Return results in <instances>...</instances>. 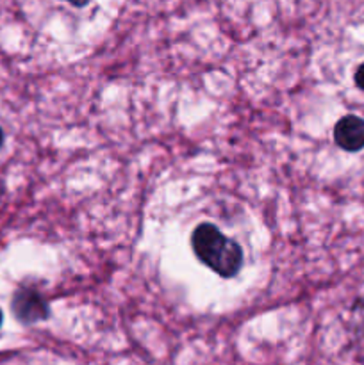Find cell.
<instances>
[{
    "label": "cell",
    "instance_id": "6da1fadb",
    "mask_svg": "<svg viewBox=\"0 0 364 365\" xmlns=\"http://www.w3.org/2000/svg\"><path fill=\"white\" fill-rule=\"evenodd\" d=\"M196 257L221 277H234L241 267V250L214 225L202 223L191 237Z\"/></svg>",
    "mask_w": 364,
    "mask_h": 365
},
{
    "label": "cell",
    "instance_id": "52a82bcc",
    "mask_svg": "<svg viewBox=\"0 0 364 365\" xmlns=\"http://www.w3.org/2000/svg\"><path fill=\"white\" fill-rule=\"evenodd\" d=\"M2 141H4V134H2V128H0V146H2Z\"/></svg>",
    "mask_w": 364,
    "mask_h": 365
},
{
    "label": "cell",
    "instance_id": "3957f363",
    "mask_svg": "<svg viewBox=\"0 0 364 365\" xmlns=\"http://www.w3.org/2000/svg\"><path fill=\"white\" fill-rule=\"evenodd\" d=\"M334 139L346 152H359L364 148V120L359 116H345L334 128Z\"/></svg>",
    "mask_w": 364,
    "mask_h": 365
},
{
    "label": "cell",
    "instance_id": "7a4b0ae2",
    "mask_svg": "<svg viewBox=\"0 0 364 365\" xmlns=\"http://www.w3.org/2000/svg\"><path fill=\"white\" fill-rule=\"evenodd\" d=\"M13 312L16 316V319L25 324L38 323V321L45 319L49 316L45 299L38 292L31 291V289H21V291H18L14 294Z\"/></svg>",
    "mask_w": 364,
    "mask_h": 365
},
{
    "label": "cell",
    "instance_id": "ba28073f",
    "mask_svg": "<svg viewBox=\"0 0 364 365\" xmlns=\"http://www.w3.org/2000/svg\"><path fill=\"white\" fill-rule=\"evenodd\" d=\"M0 324H2V312H0Z\"/></svg>",
    "mask_w": 364,
    "mask_h": 365
},
{
    "label": "cell",
    "instance_id": "277c9868",
    "mask_svg": "<svg viewBox=\"0 0 364 365\" xmlns=\"http://www.w3.org/2000/svg\"><path fill=\"white\" fill-rule=\"evenodd\" d=\"M355 84L364 91V63L355 71Z\"/></svg>",
    "mask_w": 364,
    "mask_h": 365
},
{
    "label": "cell",
    "instance_id": "8992f818",
    "mask_svg": "<svg viewBox=\"0 0 364 365\" xmlns=\"http://www.w3.org/2000/svg\"><path fill=\"white\" fill-rule=\"evenodd\" d=\"M360 307H359V316H360V321H363L364 324V299H360Z\"/></svg>",
    "mask_w": 364,
    "mask_h": 365
},
{
    "label": "cell",
    "instance_id": "5b68a950",
    "mask_svg": "<svg viewBox=\"0 0 364 365\" xmlns=\"http://www.w3.org/2000/svg\"><path fill=\"white\" fill-rule=\"evenodd\" d=\"M68 2L74 4V6H77V7H82V6H86V4H88V0H68Z\"/></svg>",
    "mask_w": 364,
    "mask_h": 365
}]
</instances>
